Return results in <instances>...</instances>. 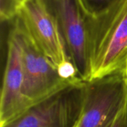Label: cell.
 Here are the masks:
<instances>
[{"label":"cell","instance_id":"ba28073f","mask_svg":"<svg viewBox=\"0 0 127 127\" xmlns=\"http://www.w3.org/2000/svg\"><path fill=\"white\" fill-rule=\"evenodd\" d=\"M116 0H78L85 14L95 16L109 7Z\"/></svg>","mask_w":127,"mask_h":127},{"label":"cell","instance_id":"8fae6325","mask_svg":"<svg viewBox=\"0 0 127 127\" xmlns=\"http://www.w3.org/2000/svg\"><path fill=\"white\" fill-rule=\"evenodd\" d=\"M80 119L79 120V121H78V122H77V124H75V125H74V126L73 127H79V124H80Z\"/></svg>","mask_w":127,"mask_h":127},{"label":"cell","instance_id":"5b68a950","mask_svg":"<svg viewBox=\"0 0 127 127\" xmlns=\"http://www.w3.org/2000/svg\"><path fill=\"white\" fill-rule=\"evenodd\" d=\"M54 19L69 59L83 81L90 79L85 13L78 0H41Z\"/></svg>","mask_w":127,"mask_h":127},{"label":"cell","instance_id":"3957f363","mask_svg":"<svg viewBox=\"0 0 127 127\" xmlns=\"http://www.w3.org/2000/svg\"><path fill=\"white\" fill-rule=\"evenodd\" d=\"M85 81L71 84L31 106L4 127H73L80 119Z\"/></svg>","mask_w":127,"mask_h":127},{"label":"cell","instance_id":"277c9868","mask_svg":"<svg viewBox=\"0 0 127 127\" xmlns=\"http://www.w3.org/2000/svg\"><path fill=\"white\" fill-rule=\"evenodd\" d=\"M127 103V77L110 75L85 81L79 127H110Z\"/></svg>","mask_w":127,"mask_h":127},{"label":"cell","instance_id":"6da1fadb","mask_svg":"<svg viewBox=\"0 0 127 127\" xmlns=\"http://www.w3.org/2000/svg\"><path fill=\"white\" fill-rule=\"evenodd\" d=\"M85 27L89 80L116 74L127 77V0H116L95 16L85 14Z\"/></svg>","mask_w":127,"mask_h":127},{"label":"cell","instance_id":"7a4b0ae2","mask_svg":"<svg viewBox=\"0 0 127 127\" xmlns=\"http://www.w3.org/2000/svg\"><path fill=\"white\" fill-rule=\"evenodd\" d=\"M7 22L9 29L21 48L24 75L23 92L31 106L71 84L77 83L60 77L57 68L39 48L17 15Z\"/></svg>","mask_w":127,"mask_h":127},{"label":"cell","instance_id":"9c48e42d","mask_svg":"<svg viewBox=\"0 0 127 127\" xmlns=\"http://www.w3.org/2000/svg\"><path fill=\"white\" fill-rule=\"evenodd\" d=\"M20 0H0V19L6 22L12 20L17 14Z\"/></svg>","mask_w":127,"mask_h":127},{"label":"cell","instance_id":"8992f818","mask_svg":"<svg viewBox=\"0 0 127 127\" xmlns=\"http://www.w3.org/2000/svg\"><path fill=\"white\" fill-rule=\"evenodd\" d=\"M16 15L34 42L57 68L71 60L58 27L41 0H22Z\"/></svg>","mask_w":127,"mask_h":127},{"label":"cell","instance_id":"52a82bcc","mask_svg":"<svg viewBox=\"0 0 127 127\" xmlns=\"http://www.w3.org/2000/svg\"><path fill=\"white\" fill-rule=\"evenodd\" d=\"M23 77L21 48L8 28L0 96V127L10 124L31 106L23 92Z\"/></svg>","mask_w":127,"mask_h":127},{"label":"cell","instance_id":"30bf717a","mask_svg":"<svg viewBox=\"0 0 127 127\" xmlns=\"http://www.w3.org/2000/svg\"><path fill=\"white\" fill-rule=\"evenodd\" d=\"M110 127H127V103L117 115Z\"/></svg>","mask_w":127,"mask_h":127},{"label":"cell","instance_id":"7c38bea8","mask_svg":"<svg viewBox=\"0 0 127 127\" xmlns=\"http://www.w3.org/2000/svg\"><path fill=\"white\" fill-rule=\"evenodd\" d=\"M20 1H22V0H20Z\"/></svg>","mask_w":127,"mask_h":127}]
</instances>
